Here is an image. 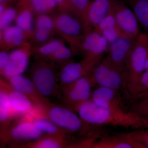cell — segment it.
<instances>
[{
  "label": "cell",
  "instance_id": "7",
  "mask_svg": "<svg viewBox=\"0 0 148 148\" xmlns=\"http://www.w3.org/2000/svg\"><path fill=\"white\" fill-rule=\"evenodd\" d=\"M109 45L106 38L95 30H90L82 38L79 49L85 53V60L99 64L103 54L108 50Z\"/></svg>",
  "mask_w": 148,
  "mask_h": 148
},
{
  "label": "cell",
  "instance_id": "37",
  "mask_svg": "<svg viewBox=\"0 0 148 148\" xmlns=\"http://www.w3.org/2000/svg\"><path fill=\"white\" fill-rule=\"evenodd\" d=\"M147 70H148V55L147 57L145 65V71H147Z\"/></svg>",
  "mask_w": 148,
  "mask_h": 148
},
{
  "label": "cell",
  "instance_id": "22",
  "mask_svg": "<svg viewBox=\"0 0 148 148\" xmlns=\"http://www.w3.org/2000/svg\"><path fill=\"white\" fill-rule=\"evenodd\" d=\"M2 32V40L8 45L18 46L24 42L25 33L16 25L9 26Z\"/></svg>",
  "mask_w": 148,
  "mask_h": 148
},
{
  "label": "cell",
  "instance_id": "25",
  "mask_svg": "<svg viewBox=\"0 0 148 148\" xmlns=\"http://www.w3.org/2000/svg\"><path fill=\"white\" fill-rule=\"evenodd\" d=\"M16 25L25 33L32 32L34 26V15L31 11L24 10L16 16Z\"/></svg>",
  "mask_w": 148,
  "mask_h": 148
},
{
  "label": "cell",
  "instance_id": "14",
  "mask_svg": "<svg viewBox=\"0 0 148 148\" xmlns=\"http://www.w3.org/2000/svg\"><path fill=\"white\" fill-rule=\"evenodd\" d=\"M90 100L102 108L125 110L119 91L108 88L99 86L96 88L92 92Z\"/></svg>",
  "mask_w": 148,
  "mask_h": 148
},
{
  "label": "cell",
  "instance_id": "16",
  "mask_svg": "<svg viewBox=\"0 0 148 148\" xmlns=\"http://www.w3.org/2000/svg\"><path fill=\"white\" fill-rule=\"evenodd\" d=\"M14 115L32 116L36 109L33 101L27 95L14 90L8 89Z\"/></svg>",
  "mask_w": 148,
  "mask_h": 148
},
{
  "label": "cell",
  "instance_id": "21",
  "mask_svg": "<svg viewBox=\"0 0 148 148\" xmlns=\"http://www.w3.org/2000/svg\"><path fill=\"white\" fill-rule=\"evenodd\" d=\"M127 3L148 34V0H127Z\"/></svg>",
  "mask_w": 148,
  "mask_h": 148
},
{
  "label": "cell",
  "instance_id": "31",
  "mask_svg": "<svg viewBox=\"0 0 148 148\" xmlns=\"http://www.w3.org/2000/svg\"><path fill=\"white\" fill-rule=\"evenodd\" d=\"M62 143L58 138L49 137L38 140L34 147L38 148H58L61 147Z\"/></svg>",
  "mask_w": 148,
  "mask_h": 148
},
{
  "label": "cell",
  "instance_id": "1",
  "mask_svg": "<svg viewBox=\"0 0 148 148\" xmlns=\"http://www.w3.org/2000/svg\"><path fill=\"white\" fill-rule=\"evenodd\" d=\"M75 110L87 124L111 125L132 130L148 128V121L131 111L102 108L90 100L80 104Z\"/></svg>",
  "mask_w": 148,
  "mask_h": 148
},
{
  "label": "cell",
  "instance_id": "29",
  "mask_svg": "<svg viewBox=\"0 0 148 148\" xmlns=\"http://www.w3.org/2000/svg\"><path fill=\"white\" fill-rule=\"evenodd\" d=\"M17 12L15 9L8 8L5 9L0 14V28L2 31L10 26L14 20L16 19Z\"/></svg>",
  "mask_w": 148,
  "mask_h": 148
},
{
  "label": "cell",
  "instance_id": "28",
  "mask_svg": "<svg viewBox=\"0 0 148 148\" xmlns=\"http://www.w3.org/2000/svg\"><path fill=\"white\" fill-rule=\"evenodd\" d=\"M130 111L148 121V96L135 101Z\"/></svg>",
  "mask_w": 148,
  "mask_h": 148
},
{
  "label": "cell",
  "instance_id": "18",
  "mask_svg": "<svg viewBox=\"0 0 148 148\" xmlns=\"http://www.w3.org/2000/svg\"><path fill=\"white\" fill-rule=\"evenodd\" d=\"M9 80L10 87L14 90L27 95L33 101L39 102L40 96L32 79L23 75L11 77Z\"/></svg>",
  "mask_w": 148,
  "mask_h": 148
},
{
  "label": "cell",
  "instance_id": "30",
  "mask_svg": "<svg viewBox=\"0 0 148 148\" xmlns=\"http://www.w3.org/2000/svg\"><path fill=\"white\" fill-rule=\"evenodd\" d=\"M63 44L64 43L60 40H52L40 47L39 49V52L43 56L51 57Z\"/></svg>",
  "mask_w": 148,
  "mask_h": 148
},
{
  "label": "cell",
  "instance_id": "5",
  "mask_svg": "<svg viewBox=\"0 0 148 148\" xmlns=\"http://www.w3.org/2000/svg\"><path fill=\"white\" fill-rule=\"evenodd\" d=\"M118 28L124 36L135 39L140 34L139 22L133 11L121 0H116L112 10Z\"/></svg>",
  "mask_w": 148,
  "mask_h": 148
},
{
  "label": "cell",
  "instance_id": "24",
  "mask_svg": "<svg viewBox=\"0 0 148 148\" xmlns=\"http://www.w3.org/2000/svg\"><path fill=\"white\" fill-rule=\"evenodd\" d=\"M41 132L51 136L58 135L60 128L48 117L37 116L32 119Z\"/></svg>",
  "mask_w": 148,
  "mask_h": 148
},
{
  "label": "cell",
  "instance_id": "13",
  "mask_svg": "<svg viewBox=\"0 0 148 148\" xmlns=\"http://www.w3.org/2000/svg\"><path fill=\"white\" fill-rule=\"evenodd\" d=\"M116 0H94L90 2L85 19L88 26L95 28L112 12Z\"/></svg>",
  "mask_w": 148,
  "mask_h": 148
},
{
  "label": "cell",
  "instance_id": "4",
  "mask_svg": "<svg viewBox=\"0 0 148 148\" xmlns=\"http://www.w3.org/2000/svg\"><path fill=\"white\" fill-rule=\"evenodd\" d=\"M90 76L93 84L99 86L119 90L124 89L126 81V73L114 68L106 58L94 68Z\"/></svg>",
  "mask_w": 148,
  "mask_h": 148
},
{
  "label": "cell",
  "instance_id": "39",
  "mask_svg": "<svg viewBox=\"0 0 148 148\" xmlns=\"http://www.w3.org/2000/svg\"><path fill=\"white\" fill-rule=\"evenodd\" d=\"M6 1V0H0V1H1V3H4Z\"/></svg>",
  "mask_w": 148,
  "mask_h": 148
},
{
  "label": "cell",
  "instance_id": "9",
  "mask_svg": "<svg viewBox=\"0 0 148 148\" xmlns=\"http://www.w3.org/2000/svg\"><path fill=\"white\" fill-rule=\"evenodd\" d=\"M32 79L42 98L51 97L56 90L57 82L54 72L47 65L36 68L32 73Z\"/></svg>",
  "mask_w": 148,
  "mask_h": 148
},
{
  "label": "cell",
  "instance_id": "27",
  "mask_svg": "<svg viewBox=\"0 0 148 148\" xmlns=\"http://www.w3.org/2000/svg\"><path fill=\"white\" fill-rule=\"evenodd\" d=\"M56 3L55 0H31L32 8L37 13L41 14L53 10Z\"/></svg>",
  "mask_w": 148,
  "mask_h": 148
},
{
  "label": "cell",
  "instance_id": "11",
  "mask_svg": "<svg viewBox=\"0 0 148 148\" xmlns=\"http://www.w3.org/2000/svg\"><path fill=\"white\" fill-rule=\"evenodd\" d=\"M97 65L84 59L81 62H69L61 70L59 76L61 84L67 87L80 78L90 75Z\"/></svg>",
  "mask_w": 148,
  "mask_h": 148
},
{
  "label": "cell",
  "instance_id": "34",
  "mask_svg": "<svg viewBox=\"0 0 148 148\" xmlns=\"http://www.w3.org/2000/svg\"><path fill=\"white\" fill-rule=\"evenodd\" d=\"M148 90V70L145 71L143 73L140 79L139 85H138L136 95L134 101L137 97Z\"/></svg>",
  "mask_w": 148,
  "mask_h": 148
},
{
  "label": "cell",
  "instance_id": "36",
  "mask_svg": "<svg viewBox=\"0 0 148 148\" xmlns=\"http://www.w3.org/2000/svg\"><path fill=\"white\" fill-rule=\"evenodd\" d=\"M148 96V90L147 92H144V93H142V94H140V95H138V97H137V99H136V100H138V99H141L145 98V97Z\"/></svg>",
  "mask_w": 148,
  "mask_h": 148
},
{
  "label": "cell",
  "instance_id": "23",
  "mask_svg": "<svg viewBox=\"0 0 148 148\" xmlns=\"http://www.w3.org/2000/svg\"><path fill=\"white\" fill-rule=\"evenodd\" d=\"M13 116L8 90L1 88L0 91V121L2 123H5Z\"/></svg>",
  "mask_w": 148,
  "mask_h": 148
},
{
  "label": "cell",
  "instance_id": "19",
  "mask_svg": "<svg viewBox=\"0 0 148 148\" xmlns=\"http://www.w3.org/2000/svg\"><path fill=\"white\" fill-rule=\"evenodd\" d=\"M94 30L106 38L109 44L123 36L117 26L112 10L99 23Z\"/></svg>",
  "mask_w": 148,
  "mask_h": 148
},
{
  "label": "cell",
  "instance_id": "32",
  "mask_svg": "<svg viewBox=\"0 0 148 148\" xmlns=\"http://www.w3.org/2000/svg\"><path fill=\"white\" fill-rule=\"evenodd\" d=\"M73 7V11L80 15L84 18L85 14L88 6L90 4V0H70Z\"/></svg>",
  "mask_w": 148,
  "mask_h": 148
},
{
  "label": "cell",
  "instance_id": "33",
  "mask_svg": "<svg viewBox=\"0 0 148 148\" xmlns=\"http://www.w3.org/2000/svg\"><path fill=\"white\" fill-rule=\"evenodd\" d=\"M72 50L63 44L54 52L51 57L56 61H67L72 57Z\"/></svg>",
  "mask_w": 148,
  "mask_h": 148
},
{
  "label": "cell",
  "instance_id": "12",
  "mask_svg": "<svg viewBox=\"0 0 148 148\" xmlns=\"http://www.w3.org/2000/svg\"><path fill=\"white\" fill-rule=\"evenodd\" d=\"M29 62L28 51L23 48L15 49L10 53L8 63L2 71V73L8 79L23 75L28 68Z\"/></svg>",
  "mask_w": 148,
  "mask_h": 148
},
{
  "label": "cell",
  "instance_id": "26",
  "mask_svg": "<svg viewBox=\"0 0 148 148\" xmlns=\"http://www.w3.org/2000/svg\"><path fill=\"white\" fill-rule=\"evenodd\" d=\"M124 135L138 148H148V128L134 130Z\"/></svg>",
  "mask_w": 148,
  "mask_h": 148
},
{
  "label": "cell",
  "instance_id": "8",
  "mask_svg": "<svg viewBox=\"0 0 148 148\" xmlns=\"http://www.w3.org/2000/svg\"><path fill=\"white\" fill-rule=\"evenodd\" d=\"M47 116L59 128L73 133L81 131L85 123L77 112L62 106L51 107Z\"/></svg>",
  "mask_w": 148,
  "mask_h": 148
},
{
  "label": "cell",
  "instance_id": "6",
  "mask_svg": "<svg viewBox=\"0 0 148 148\" xmlns=\"http://www.w3.org/2000/svg\"><path fill=\"white\" fill-rule=\"evenodd\" d=\"M135 40L123 36L120 37L110 44L108 55L106 59L114 68L125 71Z\"/></svg>",
  "mask_w": 148,
  "mask_h": 148
},
{
  "label": "cell",
  "instance_id": "20",
  "mask_svg": "<svg viewBox=\"0 0 148 148\" xmlns=\"http://www.w3.org/2000/svg\"><path fill=\"white\" fill-rule=\"evenodd\" d=\"M55 22L50 16L41 14L37 18L36 24L35 37L40 42H45L50 37L54 28Z\"/></svg>",
  "mask_w": 148,
  "mask_h": 148
},
{
  "label": "cell",
  "instance_id": "2",
  "mask_svg": "<svg viewBox=\"0 0 148 148\" xmlns=\"http://www.w3.org/2000/svg\"><path fill=\"white\" fill-rule=\"evenodd\" d=\"M148 55V34L141 33L136 38L125 73V90L129 98L134 100L140 79L145 71Z\"/></svg>",
  "mask_w": 148,
  "mask_h": 148
},
{
  "label": "cell",
  "instance_id": "3",
  "mask_svg": "<svg viewBox=\"0 0 148 148\" xmlns=\"http://www.w3.org/2000/svg\"><path fill=\"white\" fill-rule=\"evenodd\" d=\"M55 25L58 31L71 40L74 49H79L82 38L91 30L84 18L75 12L58 15Z\"/></svg>",
  "mask_w": 148,
  "mask_h": 148
},
{
  "label": "cell",
  "instance_id": "15",
  "mask_svg": "<svg viewBox=\"0 0 148 148\" xmlns=\"http://www.w3.org/2000/svg\"><path fill=\"white\" fill-rule=\"evenodd\" d=\"M42 134L32 119L18 122L12 127L10 132L11 138L18 141L39 140Z\"/></svg>",
  "mask_w": 148,
  "mask_h": 148
},
{
  "label": "cell",
  "instance_id": "17",
  "mask_svg": "<svg viewBox=\"0 0 148 148\" xmlns=\"http://www.w3.org/2000/svg\"><path fill=\"white\" fill-rule=\"evenodd\" d=\"M98 140H92L90 147L95 148H138L124 134L115 135H98Z\"/></svg>",
  "mask_w": 148,
  "mask_h": 148
},
{
  "label": "cell",
  "instance_id": "10",
  "mask_svg": "<svg viewBox=\"0 0 148 148\" xmlns=\"http://www.w3.org/2000/svg\"><path fill=\"white\" fill-rule=\"evenodd\" d=\"M93 84L90 74L80 78L66 87V98L74 109L84 102L89 101Z\"/></svg>",
  "mask_w": 148,
  "mask_h": 148
},
{
  "label": "cell",
  "instance_id": "35",
  "mask_svg": "<svg viewBox=\"0 0 148 148\" xmlns=\"http://www.w3.org/2000/svg\"><path fill=\"white\" fill-rule=\"evenodd\" d=\"M9 54L5 51H1L0 53V69L1 72L5 68L8 63Z\"/></svg>",
  "mask_w": 148,
  "mask_h": 148
},
{
  "label": "cell",
  "instance_id": "38",
  "mask_svg": "<svg viewBox=\"0 0 148 148\" xmlns=\"http://www.w3.org/2000/svg\"><path fill=\"white\" fill-rule=\"evenodd\" d=\"M55 1H56V2H57V3H58L61 4L63 3L64 0H55Z\"/></svg>",
  "mask_w": 148,
  "mask_h": 148
}]
</instances>
